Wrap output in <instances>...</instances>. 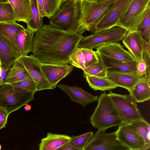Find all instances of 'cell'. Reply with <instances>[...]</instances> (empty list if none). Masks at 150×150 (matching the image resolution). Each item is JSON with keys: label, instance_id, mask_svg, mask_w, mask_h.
I'll return each instance as SVG.
<instances>
[{"label": "cell", "instance_id": "cell-14", "mask_svg": "<svg viewBox=\"0 0 150 150\" xmlns=\"http://www.w3.org/2000/svg\"><path fill=\"white\" fill-rule=\"evenodd\" d=\"M41 67L45 77L52 89H54L59 82L71 72L74 67L68 64L42 62Z\"/></svg>", "mask_w": 150, "mask_h": 150}, {"label": "cell", "instance_id": "cell-18", "mask_svg": "<svg viewBox=\"0 0 150 150\" xmlns=\"http://www.w3.org/2000/svg\"><path fill=\"white\" fill-rule=\"evenodd\" d=\"M25 29L23 25L16 22L0 23V34L12 48L21 55L16 38L19 33Z\"/></svg>", "mask_w": 150, "mask_h": 150}, {"label": "cell", "instance_id": "cell-44", "mask_svg": "<svg viewBox=\"0 0 150 150\" xmlns=\"http://www.w3.org/2000/svg\"><path fill=\"white\" fill-rule=\"evenodd\" d=\"M9 2L8 0H0V3Z\"/></svg>", "mask_w": 150, "mask_h": 150}, {"label": "cell", "instance_id": "cell-25", "mask_svg": "<svg viewBox=\"0 0 150 150\" xmlns=\"http://www.w3.org/2000/svg\"><path fill=\"white\" fill-rule=\"evenodd\" d=\"M28 80H33L23 66L17 59L8 71L6 83L12 84Z\"/></svg>", "mask_w": 150, "mask_h": 150}, {"label": "cell", "instance_id": "cell-29", "mask_svg": "<svg viewBox=\"0 0 150 150\" xmlns=\"http://www.w3.org/2000/svg\"><path fill=\"white\" fill-rule=\"evenodd\" d=\"M31 18L26 23L27 27L35 33L42 26V19L38 7L36 0H30Z\"/></svg>", "mask_w": 150, "mask_h": 150}, {"label": "cell", "instance_id": "cell-3", "mask_svg": "<svg viewBox=\"0 0 150 150\" xmlns=\"http://www.w3.org/2000/svg\"><path fill=\"white\" fill-rule=\"evenodd\" d=\"M97 101V105L90 117L92 126L98 130L105 131L110 127L120 125L122 122L108 94L101 93Z\"/></svg>", "mask_w": 150, "mask_h": 150}, {"label": "cell", "instance_id": "cell-23", "mask_svg": "<svg viewBox=\"0 0 150 150\" xmlns=\"http://www.w3.org/2000/svg\"><path fill=\"white\" fill-rule=\"evenodd\" d=\"M35 33V31L27 28L17 35L16 42L21 55H27L32 52Z\"/></svg>", "mask_w": 150, "mask_h": 150}, {"label": "cell", "instance_id": "cell-30", "mask_svg": "<svg viewBox=\"0 0 150 150\" xmlns=\"http://www.w3.org/2000/svg\"><path fill=\"white\" fill-rule=\"evenodd\" d=\"M145 42L150 44V4L144 13L143 19L138 26L137 30Z\"/></svg>", "mask_w": 150, "mask_h": 150}, {"label": "cell", "instance_id": "cell-41", "mask_svg": "<svg viewBox=\"0 0 150 150\" xmlns=\"http://www.w3.org/2000/svg\"><path fill=\"white\" fill-rule=\"evenodd\" d=\"M58 150H78L77 149L73 147L69 143L65 144L60 148Z\"/></svg>", "mask_w": 150, "mask_h": 150}, {"label": "cell", "instance_id": "cell-26", "mask_svg": "<svg viewBox=\"0 0 150 150\" xmlns=\"http://www.w3.org/2000/svg\"><path fill=\"white\" fill-rule=\"evenodd\" d=\"M85 77L89 86L95 91H109L117 87L106 77L86 76Z\"/></svg>", "mask_w": 150, "mask_h": 150}, {"label": "cell", "instance_id": "cell-5", "mask_svg": "<svg viewBox=\"0 0 150 150\" xmlns=\"http://www.w3.org/2000/svg\"><path fill=\"white\" fill-rule=\"evenodd\" d=\"M80 0L63 1L59 9L50 19L51 25L63 30L77 32Z\"/></svg>", "mask_w": 150, "mask_h": 150}, {"label": "cell", "instance_id": "cell-28", "mask_svg": "<svg viewBox=\"0 0 150 150\" xmlns=\"http://www.w3.org/2000/svg\"><path fill=\"white\" fill-rule=\"evenodd\" d=\"M144 140L145 150L150 147V125L145 119L134 122L129 124Z\"/></svg>", "mask_w": 150, "mask_h": 150}, {"label": "cell", "instance_id": "cell-35", "mask_svg": "<svg viewBox=\"0 0 150 150\" xmlns=\"http://www.w3.org/2000/svg\"><path fill=\"white\" fill-rule=\"evenodd\" d=\"M85 59L86 67L98 61V53L93 50L87 48H81Z\"/></svg>", "mask_w": 150, "mask_h": 150}, {"label": "cell", "instance_id": "cell-33", "mask_svg": "<svg viewBox=\"0 0 150 150\" xmlns=\"http://www.w3.org/2000/svg\"><path fill=\"white\" fill-rule=\"evenodd\" d=\"M46 17L51 18L59 9L63 0H43Z\"/></svg>", "mask_w": 150, "mask_h": 150}, {"label": "cell", "instance_id": "cell-43", "mask_svg": "<svg viewBox=\"0 0 150 150\" xmlns=\"http://www.w3.org/2000/svg\"><path fill=\"white\" fill-rule=\"evenodd\" d=\"M84 1H94L96 2H101L103 1H104L105 0H83Z\"/></svg>", "mask_w": 150, "mask_h": 150}, {"label": "cell", "instance_id": "cell-32", "mask_svg": "<svg viewBox=\"0 0 150 150\" xmlns=\"http://www.w3.org/2000/svg\"><path fill=\"white\" fill-rule=\"evenodd\" d=\"M93 134V132H90L79 136L72 137L69 143L78 150H84Z\"/></svg>", "mask_w": 150, "mask_h": 150}, {"label": "cell", "instance_id": "cell-17", "mask_svg": "<svg viewBox=\"0 0 150 150\" xmlns=\"http://www.w3.org/2000/svg\"><path fill=\"white\" fill-rule=\"evenodd\" d=\"M106 77L117 87L125 88L129 92L135 84L144 79L137 73H125L108 71Z\"/></svg>", "mask_w": 150, "mask_h": 150}, {"label": "cell", "instance_id": "cell-1", "mask_svg": "<svg viewBox=\"0 0 150 150\" xmlns=\"http://www.w3.org/2000/svg\"><path fill=\"white\" fill-rule=\"evenodd\" d=\"M83 37L50 24L42 25L34 36L33 55L42 63L70 64L69 57Z\"/></svg>", "mask_w": 150, "mask_h": 150}, {"label": "cell", "instance_id": "cell-12", "mask_svg": "<svg viewBox=\"0 0 150 150\" xmlns=\"http://www.w3.org/2000/svg\"><path fill=\"white\" fill-rule=\"evenodd\" d=\"M29 74L36 85L37 91L52 89L41 67V62L33 55H21L18 59Z\"/></svg>", "mask_w": 150, "mask_h": 150}, {"label": "cell", "instance_id": "cell-46", "mask_svg": "<svg viewBox=\"0 0 150 150\" xmlns=\"http://www.w3.org/2000/svg\"><path fill=\"white\" fill-rule=\"evenodd\" d=\"M1 145L0 144V150H1Z\"/></svg>", "mask_w": 150, "mask_h": 150}, {"label": "cell", "instance_id": "cell-38", "mask_svg": "<svg viewBox=\"0 0 150 150\" xmlns=\"http://www.w3.org/2000/svg\"><path fill=\"white\" fill-rule=\"evenodd\" d=\"M9 115L5 109L0 106V129L5 127Z\"/></svg>", "mask_w": 150, "mask_h": 150}, {"label": "cell", "instance_id": "cell-45", "mask_svg": "<svg viewBox=\"0 0 150 150\" xmlns=\"http://www.w3.org/2000/svg\"><path fill=\"white\" fill-rule=\"evenodd\" d=\"M69 0H63V1H66Z\"/></svg>", "mask_w": 150, "mask_h": 150}, {"label": "cell", "instance_id": "cell-11", "mask_svg": "<svg viewBox=\"0 0 150 150\" xmlns=\"http://www.w3.org/2000/svg\"><path fill=\"white\" fill-rule=\"evenodd\" d=\"M105 131L98 130L93 134L84 150H129L117 139L115 132Z\"/></svg>", "mask_w": 150, "mask_h": 150}, {"label": "cell", "instance_id": "cell-6", "mask_svg": "<svg viewBox=\"0 0 150 150\" xmlns=\"http://www.w3.org/2000/svg\"><path fill=\"white\" fill-rule=\"evenodd\" d=\"M108 95L122 122L130 124L144 119L130 94L122 95L110 91Z\"/></svg>", "mask_w": 150, "mask_h": 150}, {"label": "cell", "instance_id": "cell-2", "mask_svg": "<svg viewBox=\"0 0 150 150\" xmlns=\"http://www.w3.org/2000/svg\"><path fill=\"white\" fill-rule=\"evenodd\" d=\"M116 0L96 2L80 0L77 32L82 34L91 31Z\"/></svg>", "mask_w": 150, "mask_h": 150}, {"label": "cell", "instance_id": "cell-21", "mask_svg": "<svg viewBox=\"0 0 150 150\" xmlns=\"http://www.w3.org/2000/svg\"><path fill=\"white\" fill-rule=\"evenodd\" d=\"M71 139L69 135L50 132L41 140L39 145V150H55L68 143Z\"/></svg>", "mask_w": 150, "mask_h": 150}, {"label": "cell", "instance_id": "cell-19", "mask_svg": "<svg viewBox=\"0 0 150 150\" xmlns=\"http://www.w3.org/2000/svg\"><path fill=\"white\" fill-rule=\"evenodd\" d=\"M21 55L14 50L0 34V65L8 71Z\"/></svg>", "mask_w": 150, "mask_h": 150}, {"label": "cell", "instance_id": "cell-9", "mask_svg": "<svg viewBox=\"0 0 150 150\" xmlns=\"http://www.w3.org/2000/svg\"><path fill=\"white\" fill-rule=\"evenodd\" d=\"M133 0H116L91 31L95 33L118 26L119 20Z\"/></svg>", "mask_w": 150, "mask_h": 150}, {"label": "cell", "instance_id": "cell-36", "mask_svg": "<svg viewBox=\"0 0 150 150\" xmlns=\"http://www.w3.org/2000/svg\"><path fill=\"white\" fill-rule=\"evenodd\" d=\"M136 68L137 74L144 78H150V64L145 60L141 59L137 62Z\"/></svg>", "mask_w": 150, "mask_h": 150}, {"label": "cell", "instance_id": "cell-10", "mask_svg": "<svg viewBox=\"0 0 150 150\" xmlns=\"http://www.w3.org/2000/svg\"><path fill=\"white\" fill-rule=\"evenodd\" d=\"M125 47L137 62L141 59L150 64V45L137 30L128 32L122 40Z\"/></svg>", "mask_w": 150, "mask_h": 150}, {"label": "cell", "instance_id": "cell-24", "mask_svg": "<svg viewBox=\"0 0 150 150\" xmlns=\"http://www.w3.org/2000/svg\"><path fill=\"white\" fill-rule=\"evenodd\" d=\"M129 92L137 103L149 100L150 98V78L141 80Z\"/></svg>", "mask_w": 150, "mask_h": 150}, {"label": "cell", "instance_id": "cell-40", "mask_svg": "<svg viewBox=\"0 0 150 150\" xmlns=\"http://www.w3.org/2000/svg\"><path fill=\"white\" fill-rule=\"evenodd\" d=\"M38 7L41 17L43 18L46 17V14L44 10L43 0H36Z\"/></svg>", "mask_w": 150, "mask_h": 150}, {"label": "cell", "instance_id": "cell-13", "mask_svg": "<svg viewBox=\"0 0 150 150\" xmlns=\"http://www.w3.org/2000/svg\"><path fill=\"white\" fill-rule=\"evenodd\" d=\"M115 131L117 139L129 150H145L144 138L129 124L122 122Z\"/></svg>", "mask_w": 150, "mask_h": 150}, {"label": "cell", "instance_id": "cell-8", "mask_svg": "<svg viewBox=\"0 0 150 150\" xmlns=\"http://www.w3.org/2000/svg\"><path fill=\"white\" fill-rule=\"evenodd\" d=\"M150 4V0H133L120 19L117 26L128 32L136 30Z\"/></svg>", "mask_w": 150, "mask_h": 150}, {"label": "cell", "instance_id": "cell-7", "mask_svg": "<svg viewBox=\"0 0 150 150\" xmlns=\"http://www.w3.org/2000/svg\"><path fill=\"white\" fill-rule=\"evenodd\" d=\"M127 32L122 27L115 26L85 37H83L79 42L78 47L93 50L103 45L118 42L122 40Z\"/></svg>", "mask_w": 150, "mask_h": 150}, {"label": "cell", "instance_id": "cell-31", "mask_svg": "<svg viewBox=\"0 0 150 150\" xmlns=\"http://www.w3.org/2000/svg\"><path fill=\"white\" fill-rule=\"evenodd\" d=\"M16 21L14 11L10 3H0V23H12Z\"/></svg>", "mask_w": 150, "mask_h": 150}, {"label": "cell", "instance_id": "cell-22", "mask_svg": "<svg viewBox=\"0 0 150 150\" xmlns=\"http://www.w3.org/2000/svg\"><path fill=\"white\" fill-rule=\"evenodd\" d=\"M18 22L27 23L31 18L30 0H8Z\"/></svg>", "mask_w": 150, "mask_h": 150}, {"label": "cell", "instance_id": "cell-4", "mask_svg": "<svg viewBox=\"0 0 150 150\" xmlns=\"http://www.w3.org/2000/svg\"><path fill=\"white\" fill-rule=\"evenodd\" d=\"M0 88V106L10 114L34 100V93L11 84L6 83Z\"/></svg>", "mask_w": 150, "mask_h": 150}, {"label": "cell", "instance_id": "cell-20", "mask_svg": "<svg viewBox=\"0 0 150 150\" xmlns=\"http://www.w3.org/2000/svg\"><path fill=\"white\" fill-rule=\"evenodd\" d=\"M107 71L121 73H137V62H126L100 54Z\"/></svg>", "mask_w": 150, "mask_h": 150}, {"label": "cell", "instance_id": "cell-37", "mask_svg": "<svg viewBox=\"0 0 150 150\" xmlns=\"http://www.w3.org/2000/svg\"><path fill=\"white\" fill-rule=\"evenodd\" d=\"M11 84L35 93L37 92L36 84L33 80H25Z\"/></svg>", "mask_w": 150, "mask_h": 150}, {"label": "cell", "instance_id": "cell-16", "mask_svg": "<svg viewBox=\"0 0 150 150\" xmlns=\"http://www.w3.org/2000/svg\"><path fill=\"white\" fill-rule=\"evenodd\" d=\"M96 49L99 54L114 59L126 62L136 61L129 52L118 42L103 45Z\"/></svg>", "mask_w": 150, "mask_h": 150}, {"label": "cell", "instance_id": "cell-39", "mask_svg": "<svg viewBox=\"0 0 150 150\" xmlns=\"http://www.w3.org/2000/svg\"><path fill=\"white\" fill-rule=\"evenodd\" d=\"M8 71L4 70L0 65V86L6 83Z\"/></svg>", "mask_w": 150, "mask_h": 150}, {"label": "cell", "instance_id": "cell-42", "mask_svg": "<svg viewBox=\"0 0 150 150\" xmlns=\"http://www.w3.org/2000/svg\"><path fill=\"white\" fill-rule=\"evenodd\" d=\"M24 107V109L26 111H29L30 110L31 108V106L28 104H25Z\"/></svg>", "mask_w": 150, "mask_h": 150}, {"label": "cell", "instance_id": "cell-27", "mask_svg": "<svg viewBox=\"0 0 150 150\" xmlns=\"http://www.w3.org/2000/svg\"><path fill=\"white\" fill-rule=\"evenodd\" d=\"M98 62L85 68L83 70V76H93L105 77L107 73V68L104 64L101 56L98 53Z\"/></svg>", "mask_w": 150, "mask_h": 150}, {"label": "cell", "instance_id": "cell-34", "mask_svg": "<svg viewBox=\"0 0 150 150\" xmlns=\"http://www.w3.org/2000/svg\"><path fill=\"white\" fill-rule=\"evenodd\" d=\"M70 64L83 70L86 68L85 59L81 48L77 47L69 57Z\"/></svg>", "mask_w": 150, "mask_h": 150}, {"label": "cell", "instance_id": "cell-15", "mask_svg": "<svg viewBox=\"0 0 150 150\" xmlns=\"http://www.w3.org/2000/svg\"><path fill=\"white\" fill-rule=\"evenodd\" d=\"M57 87L66 93L73 102L80 104L83 108L87 105L97 101L98 97L85 91L82 88L65 84H60Z\"/></svg>", "mask_w": 150, "mask_h": 150}]
</instances>
